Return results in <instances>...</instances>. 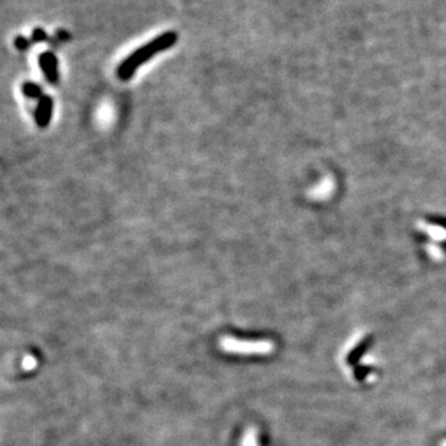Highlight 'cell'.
<instances>
[{
  "mask_svg": "<svg viewBox=\"0 0 446 446\" xmlns=\"http://www.w3.org/2000/svg\"><path fill=\"white\" fill-rule=\"evenodd\" d=\"M15 46L18 50H26L30 46V41L25 36H16Z\"/></svg>",
  "mask_w": 446,
  "mask_h": 446,
  "instance_id": "8",
  "label": "cell"
},
{
  "mask_svg": "<svg viewBox=\"0 0 446 446\" xmlns=\"http://www.w3.org/2000/svg\"><path fill=\"white\" fill-rule=\"evenodd\" d=\"M35 365H36V361H35L32 356H26L23 361V366L25 370H32L35 367Z\"/></svg>",
  "mask_w": 446,
  "mask_h": 446,
  "instance_id": "9",
  "label": "cell"
},
{
  "mask_svg": "<svg viewBox=\"0 0 446 446\" xmlns=\"http://www.w3.org/2000/svg\"><path fill=\"white\" fill-rule=\"evenodd\" d=\"M46 38H48V35L40 27L35 29L34 32H32V41L34 42H43V41H46Z\"/></svg>",
  "mask_w": 446,
  "mask_h": 446,
  "instance_id": "7",
  "label": "cell"
},
{
  "mask_svg": "<svg viewBox=\"0 0 446 446\" xmlns=\"http://www.w3.org/2000/svg\"><path fill=\"white\" fill-rule=\"evenodd\" d=\"M177 41V35L173 31L164 32L160 36L154 38L151 42L147 43V45L142 46L131 55H129L124 61L118 66L117 74L122 81H128L131 77L134 76L136 71L140 66L144 65L145 62H148L151 57L155 56L159 52L165 51L166 49H170L171 46L175 45V42Z\"/></svg>",
  "mask_w": 446,
  "mask_h": 446,
  "instance_id": "1",
  "label": "cell"
},
{
  "mask_svg": "<svg viewBox=\"0 0 446 446\" xmlns=\"http://www.w3.org/2000/svg\"><path fill=\"white\" fill-rule=\"evenodd\" d=\"M52 109H54V99L50 96H43L38 99L37 109L35 112V119L40 128H46L51 122Z\"/></svg>",
  "mask_w": 446,
  "mask_h": 446,
  "instance_id": "4",
  "label": "cell"
},
{
  "mask_svg": "<svg viewBox=\"0 0 446 446\" xmlns=\"http://www.w3.org/2000/svg\"><path fill=\"white\" fill-rule=\"evenodd\" d=\"M243 446H258L257 434H255L254 429H249V430H247L243 439Z\"/></svg>",
  "mask_w": 446,
  "mask_h": 446,
  "instance_id": "6",
  "label": "cell"
},
{
  "mask_svg": "<svg viewBox=\"0 0 446 446\" xmlns=\"http://www.w3.org/2000/svg\"><path fill=\"white\" fill-rule=\"evenodd\" d=\"M439 446H446V439L445 440H442L441 442H440V445Z\"/></svg>",
  "mask_w": 446,
  "mask_h": 446,
  "instance_id": "10",
  "label": "cell"
},
{
  "mask_svg": "<svg viewBox=\"0 0 446 446\" xmlns=\"http://www.w3.org/2000/svg\"><path fill=\"white\" fill-rule=\"evenodd\" d=\"M23 92L27 98L40 99L43 97L41 87L37 86L36 83H32V82H26V83L23 84Z\"/></svg>",
  "mask_w": 446,
  "mask_h": 446,
  "instance_id": "5",
  "label": "cell"
},
{
  "mask_svg": "<svg viewBox=\"0 0 446 446\" xmlns=\"http://www.w3.org/2000/svg\"><path fill=\"white\" fill-rule=\"evenodd\" d=\"M223 351L239 354H269L274 351L272 341H244L233 337H223L219 342Z\"/></svg>",
  "mask_w": 446,
  "mask_h": 446,
  "instance_id": "2",
  "label": "cell"
},
{
  "mask_svg": "<svg viewBox=\"0 0 446 446\" xmlns=\"http://www.w3.org/2000/svg\"><path fill=\"white\" fill-rule=\"evenodd\" d=\"M38 66L42 70L48 82L56 84L59 81V62L52 52H43L38 56Z\"/></svg>",
  "mask_w": 446,
  "mask_h": 446,
  "instance_id": "3",
  "label": "cell"
}]
</instances>
